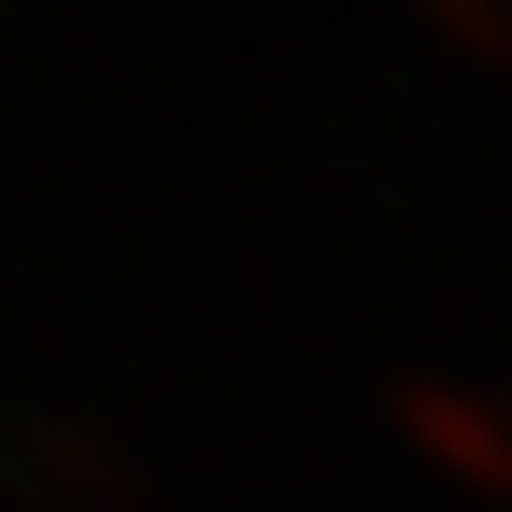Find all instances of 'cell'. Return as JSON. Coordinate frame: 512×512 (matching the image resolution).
<instances>
[]
</instances>
